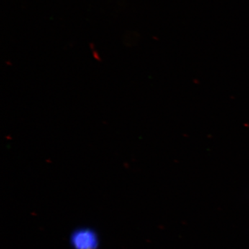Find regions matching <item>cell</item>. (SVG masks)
I'll use <instances>...</instances> for the list:
<instances>
[{
    "instance_id": "1",
    "label": "cell",
    "mask_w": 249,
    "mask_h": 249,
    "mask_svg": "<svg viewBox=\"0 0 249 249\" xmlns=\"http://www.w3.org/2000/svg\"><path fill=\"white\" fill-rule=\"evenodd\" d=\"M71 243L74 249H96L98 245V237L90 229H78L72 234Z\"/></svg>"
}]
</instances>
